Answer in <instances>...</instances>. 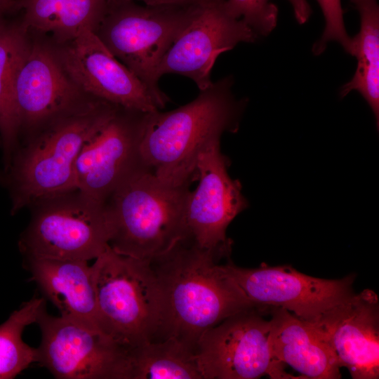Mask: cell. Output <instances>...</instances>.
Returning <instances> with one entry per match:
<instances>
[{
    "mask_svg": "<svg viewBox=\"0 0 379 379\" xmlns=\"http://www.w3.org/2000/svg\"><path fill=\"white\" fill-rule=\"evenodd\" d=\"M37 362L58 379H131V354L102 333L42 311Z\"/></svg>",
    "mask_w": 379,
    "mask_h": 379,
    "instance_id": "cell-10",
    "label": "cell"
},
{
    "mask_svg": "<svg viewBox=\"0 0 379 379\" xmlns=\"http://www.w3.org/2000/svg\"><path fill=\"white\" fill-rule=\"evenodd\" d=\"M22 23L28 32L53 44L69 41L86 29L94 31L109 0H20Z\"/></svg>",
    "mask_w": 379,
    "mask_h": 379,
    "instance_id": "cell-19",
    "label": "cell"
},
{
    "mask_svg": "<svg viewBox=\"0 0 379 379\" xmlns=\"http://www.w3.org/2000/svg\"><path fill=\"white\" fill-rule=\"evenodd\" d=\"M233 79L222 78L177 109L146 115L140 145L143 166L173 185L197 180L201 152L225 132L235 133L246 106L232 91Z\"/></svg>",
    "mask_w": 379,
    "mask_h": 379,
    "instance_id": "cell-2",
    "label": "cell"
},
{
    "mask_svg": "<svg viewBox=\"0 0 379 379\" xmlns=\"http://www.w3.org/2000/svg\"><path fill=\"white\" fill-rule=\"evenodd\" d=\"M258 38L245 21L228 12L225 0H201L162 59L159 77L178 74L204 90L213 82L212 69L221 53Z\"/></svg>",
    "mask_w": 379,
    "mask_h": 379,
    "instance_id": "cell-12",
    "label": "cell"
},
{
    "mask_svg": "<svg viewBox=\"0 0 379 379\" xmlns=\"http://www.w3.org/2000/svg\"><path fill=\"white\" fill-rule=\"evenodd\" d=\"M0 8L7 14L15 13L21 10L20 0H0Z\"/></svg>",
    "mask_w": 379,
    "mask_h": 379,
    "instance_id": "cell-28",
    "label": "cell"
},
{
    "mask_svg": "<svg viewBox=\"0 0 379 379\" xmlns=\"http://www.w3.org/2000/svg\"><path fill=\"white\" fill-rule=\"evenodd\" d=\"M92 267L100 332L130 354L157 341L162 298L150 260L121 255L108 246Z\"/></svg>",
    "mask_w": 379,
    "mask_h": 379,
    "instance_id": "cell-5",
    "label": "cell"
},
{
    "mask_svg": "<svg viewBox=\"0 0 379 379\" xmlns=\"http://www.w3.org/2000/svg\"><path fill=\"white\" fill-rule=\"evenodd\" d=\"M135 1V0H126ZM143 1L147 6H187L198 3L201 0H138Z\"/></svg>",
    "mask_w": 379,
    "mask_h": 379,
    "instance_id": "cell-27",
    "label": "cell"
},
{
    "mask_svg": "<svg viewBox=\"0 0 379 379\" xmlns=\"http://www.w3.org/2000/svg\"><path fill=\"white\" fill-rule=\"evenodd\" d=\"M51 44L65 72L86 95L145 113L164 107L147 86L107 50L93 30H84L65 43Z\"/></svg>",
    "mask_w": 379,
    "mask_h": 379,
    "instance_id": "cell-15",
    "label": "cell"
},
{
    "mask_svg": "<svg viewBox=\"0 0 379 379\" xmlns=\"http://www.w3.org/2000/svg\"><path fill=\"white\" fill-rule=\"evenodd\" d=\"M45 309V299L33 297L0 325V379L14 378L37 362V348L26 344L22 335L25 327L36 324Z\"/></svg>",
    "mask_w": 379,
    "mask_h": 379,
    "instance_id": "cell-23",
    "label": "cell"
},
{
    "mask_svg": "<svg viewBox=\"0 0 379 379\" xmlns=\"http://www.w3.org/2000/svg\"><path fill=\"white\" fill-rule=\"evenodd\" d=\"M220 259L189 239L150 260L162 298L159 340L174 338L196 352L209 329L253 309L218 263Z\"/></svg>",
    "mask_w": 379,
    "mask_h": 379,
    "instance_id": "cell-1",
    "label": "cell"
},
{
    "mask_svg": "<svg viewBox=\"0 0 379 379\" xmlns=\"http://www.w3.org/2000/svg\"><path fill=\"white\" fill-rule=\"evenodd\" d=\"M8 15L1 8H0V28L6 23L7 21L5 18V16Z\"/></svg>",
    "mask_w": 379,
    "mask_h": 379,
    "instance_id": "cell-29",
    "label": "cell"
},
{
    "mask_svg": "<svg viewBox=\"0 0 379 379\" xmlns=\"http://www.w3.org/2000/svg\"><path fill=\"white\" fill-rule=\"evenodd\" d=\"M119 107L102 100L60 118L22 140L0 183L8 191L15 215L34 202L77 189L74 166L84 145Z\"/></svg>",
    "mask_w": 379,
    "mask_h": 379,
    "instance_id": "cell-3",
    "label": "cell"
},
{
    "mask_svg": "<svg viewBox=\"0 0 379 379\" xmlns=\"http://www.w3.org/2000/svg\"><path fill=\"white\" fill-rule=\"evenodd\" d=\"M325 20V27L321 38L314 44L312 51L314 55L321 54L329 41L339 43L344 50L350 54L352 37L345 29L343 11L340 0H317Z\"/></svg>",
    "mask_w": 379,
    "mask_h": 379,
    "instance_id": "cell-25",
    "label": "cell"
},
{
    "mask_svg": "<svg viewBox=\"0 0 379 379\" xmlns=\"http://www.w3.org/2000/svg\"><path fill=\"white\" fill-rule=\"evenodd\" d=\"M197 4L141 6L133 1L109 0L93 31L107 50L147 86L164 107L168 98L159 87V66Z\"/></svg>",
    "mask_w": 379,
    "mask_h": 379,
    "instance_id": "cell-6",
    "label": "cell"
},
{
    "mask_svg": "<svg viewBox=\"0 0 379 379\" xmlns=\"http://www.w3.org/2000/svg\"><path fill=\"white\" fill-rule=\"evenodd\" d=\"M360 16L358 34L352 37L350 54L357 59L356 72L340 89L341 98L358 91L371 107L379 127V7L377 0H350Z\"/></svg>",
    "mask_w": 379,
    "mask_h": 379,
    "instance_id": "cell-21",
    "label": "cell"
},
{
    "mask_svg": "<svg viewBox=\"0 0 379 379\" xmlns=\"http://www.w3.org/2000/svg\"><path fill=\"white\" fill-rule=\"evenodd\" d=\"M313 324L352 378H378L379 300L373 291L354 293Z\"/></svg>",
    "mask_w": 379,
    "mask_h": 379,
    "instance_id": "cell-16",
    "label": "cell"
},
{
    "mask_svg": "<svg viewBox=\"0 0 379 379\" xmlns=\"http://www.w3.org/2000/svg\"><path fill=\"white\" fill-rule=\"evenodd\" d=\"M190 186L167 183L146 168L138 171L105 203L109 246L121 255L151 260L189 239Z\"/></svg>",
    "mask_w": 379,
    "mask_h": 379,
    "instance_id": "cell-4",
    "label": "cell"
},
{
    "mask_svg": "<svg viewBox=\"0 0 379 379\" xmlns=\"http://www.w3.org/2000/svg\"><path fill=\"white\" fill-rule=\"evenodd\" d=\"M147 114L120 107L84 145L74 166L77 189L105 204L127 179L145 168L140 145Z\"/></svg>",
    "mask_w": 379,
    "mask_h": 379,
    "instance_id": "cell-14",
    "label": "cell"
},
{
    "mask_svg": "<svg viewBox=\"0 0 379 379\" xmlns=\"http://www.w3.org/2000/svg\"><path fill=\"white\" fill-rule=\"evenodd\" d=\"M131 359V379H203L195 351L174 338L147 342Z\"/></svg>",
    "mask_w": 379,
    "mask_h": 379,
    "instance_id": "cell-22",
    "label": "cell"
},
{
    "mask_svg": "<svg viewBox=\"0 0 379 379\" xmlns=\"http://www.w3.org/2000/svg\"><path fill=\"white\" fill-rule=\"evenodd\" d=\"M0 146H1V138H0Z\"/></svg>",
    "mask_w": 379,
    "mask_h": 379,
    "instance_id": "cell-30",
    "label": "cell"
},
{
    "mask_svg": "<svg viewBox=\"0 0 379 379\" xmlns=\"http://www.w3.org/2000/svg\"><path fill=\"white\" fill-rule=\"evenodd\" d=\"M220 141H212L198 157L199 184L189 194L186 220L190 239L222 258L231 251L227 228L248 204L240 182L228 173L230 160L221 152Z\"/></svg>",
    "mask_w": 379,
    "mask_h": 379,
    "instance_id": "cell-13",
    "label": "cell"
},
{
    "mask_svg": "<svg viewBox=\"0 0 379 379\" xmlns=\"http://www.w3.org/2000/svg\"><path fill=\"white\" fill-rule=\"evenodd\" d=\"M222 267L246 302L262 313L281 308L302 320L317 323L354 293V275L326 279L303 274L291 265L265 263L243 268L228 262Z\"/></svg>",
    "mask_w": 379,
    "mask_h": 379,
    "instance_id": "cell-8",
    "label": "cell"
},
{
    "mask_svg": "<svg viewBox=\"0 0 379 379\" xmlns=\"http://www.w3.org/2000/svg\"><path fill=\"white\" fill-rule=\"evenodd\" d=\"M32 36L20 21L0 28V138L4 168L20 145V124L14 98L18 69L27 53Z\"/></svg>",
    "mask_w": 379,
    "mask_h": 379,
    "instance_id": "cell-20",
    "label": "cell"
},
{
    "mask_svg": "<svg viewBox=\"0 0 379 379\" xmlns=\"http://www.w3.org/2000/svg\"><path fill=\"white\" fill-rule=\"evenodd\" d=\"M14 98L20 142L51 122L100 100L84 93L64 69L52 44L35 36L18 69Z\"/></svg>",
    "mask_w": 379,
    "mask_h": 379,
    "instance_id": "cell-11",
    "label": "cell"
},
{
    "mask_svg": "<svg viewBox=\"0 0 379 379\" xmlns=\"http://www.w3.org/2000/svg\"><path fill=\"white\" fill-rule=\"evenodd\" d=\"M270 345L275 359L303 378L338 379L340 366L320 329L281 308H272Z\"/></svg>",
    "mask_w": 379,
    "mask_h": 379,
    "instance_id": "cell-18",
    "label": "cell"
},
{
    "mask_svg": "<svg viewBox=\"0 0 379 379\" xmlns=\"http://www.w3.org/2000/svg\"><path fill=\"white\" fill-rule=\"evenodd\" d=\"M24 259L31 279L57 307L60 316L101 333L97 319L93 267L88 261L34 257Z\"/></svg>",
    "mask_w": 379,
    "mask_h": 379,
    "instance_id": "cell-17",
    "label": "cell"
},
{
    "mask_svg": "<svg viewBox=\"0 0 379 379\" xmlns=\"http://www.w3.org/2000/svg\"><path fill=\"white\" fill-rule=\"evenodd\" d=\"M249 309L232 315L209 329L199 340L195 354L203 379L300 378L285 371L272 356L270 320Z\"/></svg>",
    "mask_w": 379,
    "mask_h": 379,
    "instance_id": "cell-9",
    "label": "cell"
},
{
    "mask_svg": "<svg viewBox=\"0 0 379 379\" xmlns=\"http://www.w3.org/2000/svg\"><path fill=\"white\" fill-rule=\"evenodd\" d=\"M30 220L20 234L24 258L89 261L109 246L105 204L78 189L34 202Z\"/></svg>",
    "mask_w": 379,
    "mask_h": 379,
    "instance_id": "cell-7",
    "label": "cell"
},
{
    "mask_svg": "<svg viewBox=\"0 0 379 379\" xmlns=\"http://www.w3.org/2000/svg\"><path fill=\"white\" fill-rule=\"evenodd\" d=\"M292 6L295 18L299 24L305 23L310 18L312 10L307 0H288Z\"/></svg>",
    "mask_w": 379,
    "mask_h": 379,
    "instance_id": "cell-26",
    "label": "cell"
},
{
    "mask_svg": "<svg viewBox=\"0 0 379 379\" xmlns=\"http://www.w3.org/2000/svg\"><path fill=\"white\" fill-rule=\"evenodd\" d=\"M228 12L242 19L260 36H267L276 27L277 6L272 0H225Z\"/></svg>",
    "mask_w": 379,
    "mask_h": 379,
    "instance_id": "cell-24",
    "label": "cell"
}]
</instances>
